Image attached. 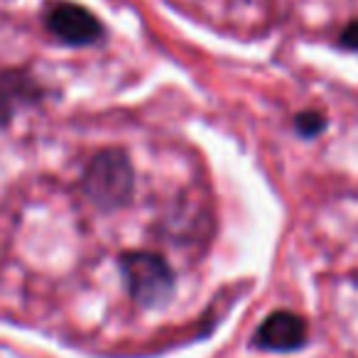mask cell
<instances>
[{
	"instance_id": "8992f818",
	"label": "cell",
	"mask_w": 358,
	"mask_h": 358,
	"mask_svg": "<svg viewBox=\"0 0 358 358\" xmlns=\"http://www.w3.org/2000/svg\"><path fill=\"white\" fill-rule=\"evenodd\" d=\"M294 128H297V133L304 135V138H314V135H319L327 128V120H324V115L317 113V110H304V113H299L297 118H294Z\"/></svg>"
},
{
	"instance_id": "277c9868",
	"label": "cell",
	"mask_w": 358,
	"mask_h": 358,
	"mask_svg": "<svg viewBox=\"0 0 358 358\" xmlns=\"http://www.w3.org/2000/svg\"><path fill=\"white\" fill-rule=\"evenodd\" d=\"M253 343L265 351H297L307 343V322L292 312H273L258 327Z\"/></svg>"
},
{
	"instance_id": "6da1fadb",
	"label": "cell",
	"mask_w": 358,
	"mask_h": 358,
	"mask_svg": "<svg viewBox=\"0 0 358 358\" xmlns=\"http://www.w3.org/2000/svg\"><path fill=\"white\" fill-rule=\"evenodd\" d=\"M84 192L99 209L125 206L133 194V167L120 150L99 152L84 172Z\"/></svg>"
},
{
	"instance_id": "5b68a950",
	"label": "cell",
	"mask_w": 358,
	"mask_h": 358,
	"mask_svg": "<svg viewBox=\"0 0 358 358\" xmlns=\"http://www.w3.org/2000/svg\"><path fill=\"white\" fill-rule=\"evenodd\" d=\"M40 99V86L22 71L0 74V125H6L20 106L35 103Z\"/></svg>"
},
{
	"instance_id": "7a4b0ae2",
	"label": "cell",
	"mask_w": 358,
	"mask_h": 358,
	"mask_svg": "<svg viewBox=\"0 0 358 358\" xmlns=\"http://www.w3.org/2000/svg\"><path fill=\"white\" fill-rule=\"evenodd\" d=\"M120 270L128 282L130 297L140 307H162L174 292V273L162 255L133 250L120 258Z\"/></svg>"
},
{
	"instance_id": "52a82bcc",
	"label": "cell",
	"mask_w": 358,
	"mask_h": 358,
	"mask_svg": "<svg viewBox=\"0 0 358 358\" xmlns=\"http://www.w3.org/2000/svg\"><path fill=\"white\" fill-rule=\"evenodd\" d=\"M338 42H341L343 50L358 52V20L348 22V25L343 27V32H341V37H338Z\"/></svg>"
},
{
	"instance_id": "3957f363",
	"label": "cell",
	"mask_w": 358,
	"mask_h": 358,
	"mask_svg": "<svg viewBox=\"0 0 358 358\" xmlns=\"http://www.w3.org/2000/svg\"><path fill=\"white\" fill-rule=\"evenodd\" d=\"M47 30L59 42L71 47L94 45L103 35L101 22L86 8L74 3H55L47 13Z\"/></svg>"
}]
</instances>
